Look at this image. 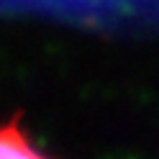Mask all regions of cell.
Listing matches in <instances>:
<instances>
[{
	"label": "cell",
	"instance_id": "cell-1",
	"mask_svg": "<svg viewBox=\"0 0 159 159\" xmlns=\"http://www.w3.org/2000/svg\"><path fill=\"white\" fill-rule=\"evenodd\" d=\"M0 159H52L39 152L34 141L16 123L0 126Z\"/></svg>",
	"mask_w": 159,
	"mask_h": 159
}]
</instances>
